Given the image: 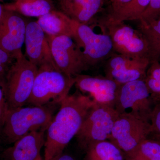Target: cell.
<instances>
[{"label":"cell","mask_w":160,"mask_h":160,"mask_svg":"<svg viewBox=\"0 0 160 160\" xmlns=\"http://www.w3.org/2000/svg\"><path fill=\"white\" fill-rule=\"evenodd\" d=\"M95 102L78 90L68 95L60 103V109L47 130L44 160H55L76 136Z\"/></svg>","instance_id":"6da1fadb"},{"label":"cell","mask_w":160,"mask_h":160,"mask_svg":"<svg viewBox=\"0 0 160 160\" xmlns=\"http://www.w3.org/2000/svg\"><path fill=\"white\" fill-rule=\"evenodd\" d=\"M75 83L74 77L60 71L54 63L44 64L38 68L27 104L32 106L60 104Z\"/></svg>","instance_id":"7a4b0ae2"},{"label":"cell","mask_w":160,"mask_h":160,"mask_svg":"<svg viewBox=\"0 0 160 160\" xmlns=\"http://www.w3.org/2000/svg\"><path fill=\"white\" fill-rule=\"evenodd\" d=\"M52 112L47 105L9 109L0 136L6 143L12 144L32 131L47 130L53 118Z\"/></svg>","instance_id":"3957f363"},{"label":"cell","mask_w":160,"mask_h":160,"mask_svg":"<svg viewBox=\"0 0 160 160\" xmlns=\"http://www.w3.org/2000/svg\"><path fill=\"white\" fill-rule=\"evenodd\" d=\"M38 68L22 53L16 58L5 76L4 89L9 109L23 107L31 95Z\"/></svg>","instance_id":"277c9868"},{"label":"cell","mask_w":160,"mask_h":160,"mask_svg":"<svg viewBox=\"0 0 160 160\" xmlns=\"http://www.w3.org/2000/svg\"><path fill=\"white\" fill-rule=\"evenodd\" d=\"M119 115L114 107L95 103L76 135L80 148L86 150L92 143L109 140Z\"/></svg>","instance_id":"5b68a950"},{"label":"cell","mask_w":160,"mask_h":160,"mask_svg":"<svg viewBox=\"0 0 160 160\" xmlns=\"http://www.w3.org/2000/svg\"><path fill=\"white\" fill-rule=\"evenodd\" d=\"M153 104L145 80H136L120 85L114 108L119 114H129L150 122Z\"/></svg>","instance_id":"8992f818"},{"label":"cell","mask_w":160,"mask_h":160,"mask_svg":"<svg viewBox=\"0 0 160 160\" xmlns=\"http://www.w3.org/2000/svg\"><path fill=\"white\" fill-rule=\"evenodd\" d=\"M53 62L60 71L75 77L90 67L74 40L68 36L46 35Z\"/></svg>","instance_id":"52a82bcc"},{"label":"cell","mask_w":160,"mask_h":160,"mask_svg":"<svg viewBox=\"0 0 160 160\" xmlns=\"http://www.w3.org/2000/svg\"><path fill=\"white\" fill-rule=\"evenodd\" d=\"M102 24L111 38L115 52L130 56L149 58L148 43L139 30L124 22H113L106 18L103 20Z\"/></svg>","instance_id":"ba28073f"},{"label":"cell","mask_w":160,"mask_h":160,"mask_svg":"<svg viewBox=\"0 0 160 160\" xmlns=\"http://www.w3.org/2000/svg\"><path fill=\"white\" fill-rule=\"evenodd\" d=\"M152 132L150 122L123 113L115 122L108 140L126 154L134 150Z\"/></svg>","instance_id":"9c48e42d"},{"label":"cell","mask_w":160,"mask_h":160,"mask_svg":"<svg viewBox=\"0 0 160 160\" xmlns=\"http://www.w3.org/2000/svg\"><path fill=\"white\" fill-rule=\"evenodd\" d=\"M72 38L82 50L89 66H96L114 52L109 35L96 33L87 24L75 21Z\"/></svg>","instance_id":"30bf717a"},{"label":"cell","mask_w":160,"mask_h":160,"mask_svg":"<svg viewBox=\"0 0 160 160\" xmlns=\"http://www.w3.org/2000/svg\"><path fill=\"white\" fill-rule=\"evenodd\" d=\"M150 63L148 57L130 56L114 52L106 61L105 77L119 85L136 80H145Z\"/></svg>","instance_id":"8fae6325"},{"label":"cell","mask_w":160,"mask_h":160,"mask_svg":"<svg viewBox=\"0 0 160 160\" xmlns=\"http://www.w3.org/2000/svg\"><path fill=\"white\" fill-rule=\"evenodd\" d=\"M26 23L20 13L4 8L0 19V48L15 59L22 53Z\"/></svg>","instance_id":"7c38bea8"},{"label":"cell","mask_w":160,"mask_h":160,"mask_svg":"<svg viewBox=\"0 0 160 160\" xmlns=\"http://www.w3.org/2000/svg\"><path fill=\"white\" fill-rule=\"evenodd\" d=\"M75 85L80 91L88 93L95 102L114 108L120 85L106 77L79 74L75 77Z\"/></svg>","instance_id":"4fadbf2b"},{"label":"cell","mask_w":160,"mask_h":160,"mask_svg":"<svg viewBox=\"0 0 160 160\" xmlns=\"http://www.w3.org/2000/svg\"><path fill=\"white\" fill-rule=\"evenodd\" d=\"M46 129L32 131L15 142L2 153L6 160H43L41 151L46 142Z\"/></svg>","instance_id":"5bb4252c"},{"label":"cell","mask_w":160,"mask_h":160,"mask_svg":"<svg viewBox=\"0 0 160 160\" xmlns=\"http://www.w3.org/2000/svg\"><path fill=\"white\" fill-rule=\"evenodd\" d=\"M25 43L28 59L38 68L44 64L54 63L46 35L37 22L26 23Z\"/></svg>","instance_id":"9a60e30c"},{"label":"cell","mask_w":160,"mask_h":160,"mask_svg":"<svg viewBox=\"0 0 160 160\" xmlns=\"http://www.w3.org/2000/svg\"><path fill=\"white\" fill-rule=\"evenodd\" d=\"M106 0H64L59 2L62 12L80 24H87L102 9Z\"/></svg>","instance_id":"2e32d148"},{"label":"cell","mask_w":160,"mask_h":160,"mask_svg":"<svg viewBox=\"0 0 160 160\" xmlns=\"http://www.w3.org/2000/svg\"><path fill=\"white\" fill-rule=\"evenodd\" d=\"M75 21L62 11L53 10L38 18L37 22L46 35L73 37Z\"/></svg>","instance_id":"e0dca14e"},{"label":"cell","mask_w":160,"mask_h":160,"mask_svg":"<svg viewBox=\"0 0 160 160\" xmlns=\"http://www.w3.org/2000/svg\"><path fill=\"white\" fill-rule=\"evenodd\" d=\"M3 6L5 9L29 17L39 18L54 10L52 0H15Z\"/></svg>","instance_id":"ac0fdd59"},{"label":"cell","mask_w":160,"mask_h":160,"mask_svg":"<svg viewBox=\"0 0 160 160\" xmlns=\"http://www.w3.org/2000/svg\"><path fill=\"white\" fill-rule=\"evenodd\" d=\"M139 30L146 39L149 46L150 62L159 61L160 58V17L149 21L139 20Z\"/></svg>","instance_id":"d6986e66"},{"label":"cell","mask_w":160,"mask_h":160,"mask_svg":"<svg viewBox=\"0 0 160 160\" xmlns=\"http://www.w3.org/2000/svg\"><path fill=\"white\" fill-rule=\"evenodd\" d=\"M86 151L85 160H124V152L109 140L92 143Z\"/></svg>","instance_id":"ffe728a7"},{"label":"cell","mask_w":160,"mask_h":160,"mask_svg":"<svg viewBox=\"0 0 160 160\" xmlns=\"http://www.w3.org/2000/svg\"><path fill=\"white\" fill-rule=\"evenodd\" d=\"M150 1L151 0H132L122 8L110 12L106 18L113 22L138 20L149 6Z\"/></svg>","instance_id":"44dd1931"},{"label":"cell","mask_w":160,"mask_h":160,"mask_svg":"<svg viewBox=\"0 0 160 160\" xmlns=\"http://www.w3.org/2000/svg\"><path fill=\"white\" fill-rule=\"evenodd\" d=\"M125 155L127 160H160V142L157 140L146 139Z\"/></svg>","instance_id":"7402d4cb"},{"label":"cell","mask_w":160,"mask_h":160,"mask_svg":"<svg viewBox=\"0 0 160 160\" xmlns=\"http://www.w3.org/2000/svg\"><path fill=\"white\" fill-rule=\"evenodd\" d=\"M150 65L145 82L155 103L160 100V63L155 61Z\"/></svg>","instance_id":"603a6c76"},{"label":"cell","mask_w":160,"mask_h":160,"mask_svg":"<svg viewBox=\"0 0 160 160\" xmlns=\"http://www.w3.org/2000/svg\"><path fill=\"white\" fill-rule=\"evenodd\" d=\"M4 80L5 79H0V134L9 111V106L4 89Z\"/></svg>","instance_id":"cb8c5ba5"},{"label":"cell","mask_w":160,"mask_h":160,"mask_svg":"<svg viewBox=\"0 0 160 160\" xmlns=\"http://www.w3.org/2000/svg\"><path fill=\"white\" fill-rule=\"evenodd\" d=\"M160 17V0H151L149 6L140 16L143 21L157 18Z\"/></svg>","instance_id":"d4e9b609"},{"label":"cell","mask_w":160,"mask_h":160,"mask_svg":"<svg viewBox=\"0 0 160 160\" xmlns=\"http://www.w3.org/2000/svg\"><path fill=\"white\" fill-rule=\"evenodd\" d=\"M152 133H154L156 137H160V100L156 102L152 111L150 116Z\"/></svg>","instance_id":"484cf974"},{"label":"cell","mask_w":160,"mask_h":160,"mask_svg":"<svg viewBox=\"0 0 160 160\" xmlns=\"http://www.w3.org/2000/svg\"><path fill=\"white\" fill-rule=\"evenodd\" d=\"M16 59L0 48V79H5L6 73Z\"/></svg>","instance_id":"4316f807"},{"label":"cell","mask_w":160,"mask_h":160,"mask_svg":"<svg viewBox=\"0 0 160 160\" xmlns=\"http://www.w3.org/2000/svg\"><path fill=\"white\" fill-rule=\"evenodd\" d=\"M111 2V12H113L126 6L132 0H109Z\"/></svg>","instance_id":"83f0119b"},{"label":"cell","mask_w":160,"mask_h":160,"mask_svg":"<svg viewBox=\"0 0 160 160\" xmlns=\"http://www.w3.org/2000/svg\"><path fill=\"white\" fill-rule=\"evenodd\" d=\"M55 160H75L71 156L67 154H61Z\"/></svg>","instance_id":"f1b7e54d"},{"label":"cell","mask_w":160,"mask_h":160,"mask_svg":"<svg viewBox=\"0 0 160 160\" xmlns=\"http://www.w3.org/2000/svg\"><path fill=\"white\" fill-rule=\"evenodd\" d=\"M4 8L3 5L0 4V19L2 18V16L3 11H4Z\"/></svg>","instance_id":"f546056e"},{"label":"cell","mask_w":160,"mask_h":160,"mask_svg":"<svg viewBox=\"0 0 160 160\" xmlns=\"http://www.w3.org/2000/svg\"><path fill=\"white\" fill-rule=\"evenodd\" d=\"M156 138L157 139V140H158V141H159L160 142V137H156Z\"/></svg>","instance_id":"4dcf8cb0"},{"label":"cell","mask_w":160,"mask_h":160,"mask_svg":"<svg viewBox=\"0 0 160 160\" xmlns=\"http://www.w3.org/2000/svg\"><path fill=\"white\" fill-rule=\"evenodd\" d=\"M59 2H61V1H64V0H59Z\"/></svg>","instance_id":"1f68e13d"},{"label":"cell","mask_w":160,"mask_h":160,"mask_svg":"<svg viewBox=\"0 0 160 160\" xmlns=\"http://www.w3.org/2000/svg\"><path fill=\"white\" fill-rule=\"evenodd\" d=\"M1 1V0H0ZM2 1H5V0H2ZM14 1H15V0H14Z\"/></svg>","instance_id":"d6a6232c"}]
</instances>
